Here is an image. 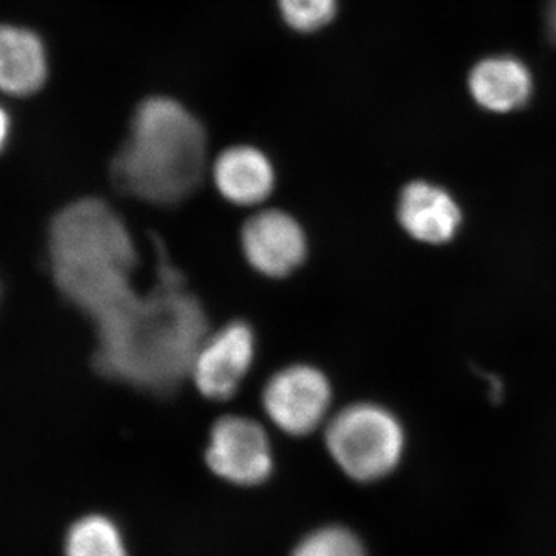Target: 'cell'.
<instances>
[{
  "label": "cell",
  "instance_id": "3",
  "mask_svg": "<svg viewBox=\"0 0 556 556\" xmlns=\"http://www.w3.org/2000/svg\"><path fill=\"white\" fill-rule=\"evenodd\" d=\"M206 153V131L185 105L148 98L135 110L129 137L113 159V182L134 199L174 206L199 188Z\"/></svg>",
  "mask_w": 556,
  "mask_h": 556
},
{
  "label": "cell",
  "instance_id": "5",
  "mask_svg": "<svg viewBox=\"0 0 556 556\" xmlns=\"http://www.w3.org/2000/svg\"><path fill=\"white\" fill-rule=\"evenodd\" d=\"M332 388L324 371L294 364L270 376L262 393L263 409L274 426L291 437H306L327 420Z\"/></svg>",
  "mask_w": 556,
  "mask_h": 556
},
{
  "label": "cell",
  "instance_id": "1",
  "mask_svg": "<svg viewBox=\"0 0 556 556\" xmlns=\"http://www.w3.org/2000/svg\"><path fill=\"white\" fill-rule=\"evenodd\" d=\"M156 281L134 292L100 321L93 365L101 376L155 396H169L186 378L208 332L207 317L185 277L156 240Z\"/></svg>",
  "mask_w": 556,
  "mask_h": 556
},
{
  "label": "cell",
  "instance_id": "4",
  "mask_svg": "<svg viewBox=\"0 0 556 556\" xmlns=\"http://www.w3.org/2000/svg\"><path fill=\"white\" fill-rule=\"evenodd\" d=\"M325 442L340 470L358 482L386 478L405 450L397 417L375 404H354L336 413L327 424Z\"/></svg>",
  "mask_w": 556,
  "mask_h": 556
},
{
  "label": "cell",
  "instance_id": "7",
  "mask_svg": "<svg viewBox=\"0 0 556 556\" xmlns=\"http://www.w3.org/2000/svg\"><path fill=\"white\" fill-rule=\"evenodd\" d=\"M206 463L217 477L232 484H262L274 468L268 433L249 417H219L211 430Z\"/></svg>",
  "mask_w": 556,
  "mask_h": 556
},
{
  "label": "cell",
  "instance_id": "6",
  "mask_svg": "<svg viewBox=\"0 0 556 556\" xmlns=\"http://www.w3.org/2000/svg\"><path fill=\"white\" fill-rule=\"evenodd\" d=\"M255 332L243 320L228 325L206 338L197 350L189 378L201 396L211 401H228L236 396L255 358Z\"/></svg>",
  "mask_w": 556,
  "mask_h": 556
},
{
  "label": "cell",
  "instance_id": "11",
  "mask_svg": "<svg viewBox=\"0 0 556 556\" xmlns=\"http://www.w3.org/2000/svg\"><path fill=\"white\" fill-rule=\"evenodd\" d=\"M397 217L413 239L441 244L452 240L460 225L456 201L444 189L417 181L402 192Z\"/></svg>",
  "mask_w": 556,
  "mask_h": 556
},
{
  "label": "cell",
  "instance_id": "13",
  "mask_svg": "<svg viewBox=\"0 0 556 556\" xmlns=\"http://www.w3.org/2000/svg\"><path fill=\"white\" fill-rule=\"evenodd\" d=\"M65 556H129L123 535L112 519L89 515L70 527Z\"/></svg>",
  "mask_w": 556,
  "mask_h": 556
},
{
  "label": "cell",
  "instance_id": "8",
  "mask_svg": "<svg viewBox=\"0 0 556 556\" xmlns=\"http://www.w3.org/2000/svg\"><path fill=\"white\" fill-rule=\"evenodd\" d=\"M241 249L249 265L257 273L283 278L305 263L308 239L291 214L280 208H265L244 222Z\"/></svg>",
  "mask_w": 556,
  "mask_h": 556
},
{
  "label": "cell",
  "instance_id": "16",
  "mask_svg": "<svg viewBox=\"0 0 556 556\" xmlns=\"http://www.w3.org/2000/svg\"><path fill=\"white\" fill-rule=\"evenodd\" d=\"M11 131H13V118L9 109L0 102V153L9 146Z\"/></svg>",
  "mask_w": 556,
  "mask_h": 556
},
{
  "label": "cell",
  "instance_id": "10",
  "mask_svg": "<svg viewBox=\"0 0 556 556\" xmlns=\"http://www.w3.org/2000/svg\"><path fill=\"white\" fill-rule=\"evenodd\" d=\"M212 177L219 195L237 206H257L276 186L273 163L252 146H233L219 153Z\"/></svg>",
  "mask_w": 556,
  "mask_h": 556
},
{
  "label": "cell",
  "instance_id": "2",
  "mask_svg": "<svg viewBox=\"0 0 556 556\" xmlns=\"http://www.w3.org/2000/svg\"><path fill=\"white\" fill-rule=\"evenodd\" d=\"M137 244L126 222L100 199L62 208L50 228V265L65 299L93 324L135 291Z\"/></svg>",
  "mask_w": 556,
  "mask_h": 556
},
{
  "label": "cell",
  "instance_id": "9",
  "mask_svg": "<svg viewBox=\"0 0 556 556\" xmlns=\"http://www.w3.org/2000/svg\"><path fill=\"white\" fill-rule=\"evenodd\" d=\"M50 78V54L38 31L0 22V93L14 100L36 97Z\"/></svg>",
  "mask_w": 556,
  "mask_h": 556
},
{
  "label": "cell",
  "instance_id": "12",
  "mask_svg": "<svg viewBox=\"0 0 556 556\" xmlns=\"http://www.w3.org/2000/svg\"><path fill=\"white\" fill-rule=\"evenodd\" d=\"M471 97L490 112L506 113L522 108L532 93V76L521 61L510 56L489 58L471 70Z\"/></svg>",
  "mask_w": 556,
  "mask_h": 556
},
{
  "label": "cell",
  "instance_id": "14",
  "mask_svg": "<svg viewBox=\"0 0 556 556\" xmlns=\"http://www.w3.org/2000/svg\"><path fill=\"white\" fill-rule=\"evenodd\" d=\"M291 556H368L364 544L345 527L329 526L300 541Z\"/></svg>",
  "mask_w": 556,
  "mask_h": 556
},
{
  "label": "cell",
  "instance_id": "17",
  "mask_svg": "<svg viewBox=\"0 0 556 556\" xmlns=\"http://www.w3.org/2000/svg\"><path fill=\"white\" fill-rule=\"evenodd\" d=\"M548 24L556 36V0H552L551 9H548Z\"/></svg>",
  "mask_w": 556,
  "mask_h": 556
},
{
  "label": "cell",
  "instance_id": "15",
  "mask_svg": "<svg viewBox=\"0 0 556 556\" xmlns=\"http://www.w3.org/2000/svg\"><path fill=\"white\" fill-rule=\"evenodd\" d=\"M277 5L285 24L299 33L321 30L338 13V0H277Z\"/></svg>",
  "mask_w": 556,
  "mask_h": 556
}]
</instances>
